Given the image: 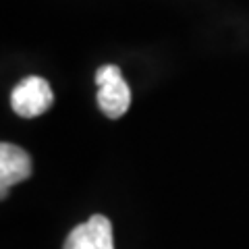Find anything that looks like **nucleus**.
Wrapping results in <instances>:
<instances>
[{
    "label": "nucleus",
    "instance_id": "4",
    "mask_svg": "<svg viewBox=\"0 0 249 249\" xmlns=\"http://www.w3.org/2000/svg\"><path fill=\"white\" fill-rule=\"evenodd\" d=\"M31 175V158L25 150L13 143L0 145V187H2V199L13 185H17Z\"/></svg>",
    "mask_w": 249,
    "mask_h": 249
},
{
    "label": "nucleus",
    "instance_id": "3",
    "mask_svg": "<svg viewBox=\"0 0 249 249\" xmlns=\"http://www.w3.org/2000/svg\"><path fill=\"white\" fill-rule=\"evenodd\" d=\"M62 249H114L110 220L102 214L89 216L69 232Z\"/></svg>",
    "mask_w": 249,
    "mask_h": 249
},
{
    "label": "nucleus",
    "instance_id": "1",
    "mask_svg": "<svg viewBox=\"0 0 249 249\" xmlns=\"http://www.w3.org/2000/svg\"><path fill=\"white\" fill-rule=\"evenodd\" d=\"M98 106L108 119H121L131 106V89L121 69L116 65H104L96 73Z\"/></svg>",
    "mask_w": 249,
    "mask_h": 249
},
{
    "label": "nucleus",
    "instance_id": "2",
    "mask_svg": "<svg viewBox=\"0 0 249 249\" xmlns=\"http://www.w3.org/2000/svg\"><path fill=\"white\" fill-rule=\"evenodd\" d=\"M54 102V93L50 83L42 77H25L15 85L11 93V106L23 119H34L44 114Z\"/></svg>",
    "mask_w": 249,
    "mask_h": 249
}]
</instances>
